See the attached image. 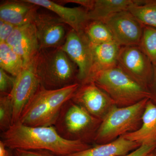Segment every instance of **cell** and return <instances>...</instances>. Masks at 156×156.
Listing matches in <instances>:
<instances>
[{
	"label": "cell",
	"mask_w": 156,
	"mask_h": 156,
	"mask_svg": "<svg viewBox=\"0 0 156 156\" xmlns=\"http://www.w3.org/2000/svg\"><path fill=\"white\" fill-rule=\"evenodd\" d=\"M9 149L45 151L57 156H67L89 148V144L67 140L54 126L32 127L19 122L1 134V140Z\"/></svg>",
	"instance_id": "6da1fadb"
},
{
	"label": "cell",
	"mask_w": 156,
	"mask_h": 156,
	"mask_svg": "<svg viewBox=\"0 0 156 156\" xmlns=\"http://www.w3.org/2000/svg\"><path fill=\"white\" fill-rule=\"evenodd\" d=\"M16 77L0 68V92L1 95H9L14 87Z\"/></svg>",
	"instance_id": "d4e9b609"
},
{
	"label": "cell",
	"mask_w": 156,
	"mask_h": 156,
	"mask_svg": "<svg viewBox=\"0 0 156 156\" xmlns=\"http://www.w3.org/2000/svg\"><path fill=\"white\" fill-rule=\"evenodd\" d=\"M13 106L9 95L0 96V129L2 132L13 125Z\"/></svg>",
	"instance_id": "cb8c5ba5"
},
{
	"label": "cell",
	"mask_w": 156,
	"mask_h": 156,
	"mask_svg": "<svg viewBox=\"0 0 156 156\" xmlns=\"http://www.w3.org/2000/svg\"><path fill=\"white\" fill-rule=\"evenodd\" d=\"M103 22L109 28L115 41L121 47L139 46L144 26L129 11L112 14Z\"/></svg>",
	"instance_id": "30bf717a"
},
{
	"label": "cell",
	"mask_w": 156,
	"mask_h": 156,
	"mask_svg": "<svg viewBox=\"0 0 156 156\" xmlns=\"http://www.w3.org/2000/svg\"><path fill=\"white\" fill-rule=\"evenodd\" d=\"M136 3L132 0H95L94 5L89 11L90 21L104 22L112 14L124 11Z\"/></svg>",
	"instance_id": "d6986e66"
},
{
	"label": "cell",
	"mask_w": 156,
	"mask_h": 156,
	"mask_svg": "<svg viewBox=\"0 0 156 156\" xmlns=\"http://www.w3.org/2000/svg\"><path fill=\"white\" fill-rule=\"evenodd\" d=\"M9 149L2 140L0 141V156H8Z\"/></svg>",
	"instance_id": "4dcf8cb0"
},
{
	"label": "cell",
	"mask_w": 156,
	"mask_h": 156,
	"mask_svg": "<svg viewBox=\"0 0 156 156\" xmlns=\"http://www.w3.org/2000/svg\"><path fill=\"white\" fill-rule=\"evenodd\" d=\"M33 23L40 50L60 48L64 44L68 32L59 17L37 13Z\"/></svg>",
	"instance_id": "7c38bea8"
},
{
	"label": "cell",
	"mask_w": 156,
	"mask_h": 156,
	"mask_svg": "<svg viewBox=\"0 0 156 156\" xmlns=\"http://www.w3.org/2000/svg\"><path fill=\"white\" fill-rule=\"evenodd\" d=\"M139 47L153 64H156V28L144 27Z\"/></svg>",
	"instance_id": "603a6c76"
},
{
	"label": "cell",
	"mask_w": 156,
	"mask_h": 156,
	"mask_svg": "<svg viewBox=\"0 0 156 156\" xmlns=\"http://www.w3.org/2000/svg\"><path fill=\"white\" fill-rule=\"evenodd\" d=\"M92 82L105 92L118 107L131 106L145 98H151L148 89L136 83L118 66L98 73Z\"/></svg>",
	"instance_id": "277c9868"
},
{
	"label": "cell",
	"mask_w": 156,
	"mask_h": 156,
	"mask_svg": "<svg viewBox=\"0 0 156 156\" xmlns=\"http://www.w3.org/2000/svg\"><path fill=\"white\" fill-rule=\"evenodd\" d=\"M83 31L92 46L115 41L108 26L101 21H89Z\"/></svg>",
	"instance_id": "7402d4cb"
},
{
	"label": "cell",
	"mask_w": 156,
	"mask_h": 156,
	"mask_svg": "<svg viewBox=\"0 0 156 156\" xmlns=\"http://www.w3.org/2000/svg\"><path fill=\"white\" fill-rule=\"evenodd\" d=\"M26 1L53 11L65 23L76 31L83 30L86 26L90 21L89 11L82 7L69 8L49 0Z\"/></svg>",
	"instance_id": "5bb4252c"
},
{
	"label": "cell",
	"mask_w": 156,
	"mask_h": 156,
	"mask_svg": "<svg viewBox=\"0 0 156 156\" xmlns=\"http://www.w3.org/2000/svg\"><path fill=\"white\" fill-rule=\"evenodd\" d=\"M155 148L156 142L148 144H143L135 150L124 156H146Z\"/></svg>",
	"instance_id": "83f0119b"
},
{
	"label": "cell",
	"mask_w": 156,
	"mask_h": 156,
	"mask_svg": "<svg viewBox=\"0 0 156 156\" xmlns=\"http://www.w3.org/2000/svg\"><path fill=\"white\" fill-rule=\"evenodd\" d=\"M140 145L136 142L120 136L112 142L96 144L67 156H124Z\"/></svg>",
	"instance_id": "e0dca14e"
},
{
	"label": "cell",
	"mask_w": 156,
	"mask_h": 156,
	"mask_svg": "<svg viewBox=\"0 0 156 156\" xmlns=\"http://www.w3.org/2000/svg\"><path fill=\"white\" fill-rule=\"evenodd\" d=\"M33 64L45 89H60L78 83L76 65L60 48L40 50Z\"/></svg>",
	"instance_id": "3957f363"
},
{
	"label": "cell",
	"mask_w": 156,
	"mask_h": 156,
	"mask_svg": "<svg viewBox=\"0 0 156 156\" xmlns=\"http://www.w3.org/2000/svg\"><path fill=\"white\" fill-rule=\"evenodd\" d=\"M146 156H156V148L152 151Z\"/></svg>",
	"instance_id": "1f68e13d"
},
{
	"label": "cell",
	"mask_w": 156,
	"mask_h": 156,
	"mask_svg": "<svg viewBox=\"0 0 156 156\" xmlns=\"http://www.w3.org/2000/svg\"><path fill=\"white\" fill-rule=\"evenodd\" d=\"M71 99L102 121L115 106L109 96L93 82L80 84Z\"/></svg>",
	"instance_id": "8fae6325"
},
{
	"label": "cell",
	"mask_w": 156,
	"mask_h": 156,
	"mask_svg": "<svg viewBox=\"0 0 156 156\" xmlns=\"http://www.w3.org/2000/svg\"><path fill=\"white\" fill-rule=\"evenodd\" d=\"M8 156H13V154H12V151L11 149H9V154Z\"/></svg>",
	"instance_id": "d6a6232c"
},
{
	"label": "cell",
	"mask_w": 156,
	"mask_h": 156,
	"mask_svg": "<svg viewBox=\"0 0 156 156\" xmlns=\"http://www.w3.org/2000/svg\"><path fill=\"white\" fill-rule=\"evenodd\" d=\"M121 48V46L115 41L92 46L93 64L88 83L92 82L93 78L98 73L118 66Z\"/></svg>",
	"instance_id": "2e32d148"
},
{
	"label": "cell",
	"mask_w": 156,
	"mask_h": 156,
	"mask_svg": "<svg viewBox=\"0 0 156 156\" xmlns=\"http://www.w3.org/2000/svg\"><path fill=\"white\" fill-rule=\"evenodd\" d=\"M118 67L148 90L154 73L153 64L139 46L121 47Z\"/></svg>",
	"instance_id": "ba28073f"
},
{
	"label": "cell",
	"mask_w": 156,
	"mask_h": 156,
	"mask_svg": "<svg viewBox=\"0 0 156 156\" xmlns=\"http://www.w3.org/2000/svg\"><path fill=\"white\" fill-rule=\"evenodd\" d=\"M60 48L78 67V83H88L92 72L93 55L92 46L84 31L71 30Z\"/></svg>",
	"instance_id": "52a82bcc"
},
{
	"label": "cell",
	"mask_w": 156,
	"mask_h": 156,
	"mask_svg": "<svg viewBox=\"0 0 156 156\" xmlns=\"http://www.w3.org/2000/svg\"><path fill=\"white\" fill-rule=\"evenodd\" d=\"M38 7L26 1L7 2L0 6V20L15 27L32 23Z\"/></svg>",
	"instance_id": "9a60e30c"
},
{
	"label": "cell",
	"mask_w": 156,
	"mask_h": 156,
	"mask_svg": "<svg viewBox=\"0 0 156 156\" xmlns=\"http://www.w3.org/2000/svg\"><path fill=\"white\" fill-rule=\"evenodd\" d=\"M121 136L140 145L156 142V105L150 99L146 105L140 128Z\"/></svg>",
	"instance_id": "ac0fdd59"
},
{
	"label": "cell",
	"mask_w": 156,
	"mask_h": 156,
	"mask_svg": "<svg viewBox=\"0 0 156 156\" xmlns=\"http://www.w3.org/2000/svg\"><path fill=\"white\" fill-rule=\"evenodd\" d=\"M6 43L22 58L25 66L33 62L40 50L33 23L16 27Z\"/></svg>",
	"instance_id": "4fadbf2b"
},
{
	"label": "cell",
	"mask_w": 156,
	"mask_h": 156,
	"mask_svg": "<svg viewBox=\"0 0 156 156\" xmlns=\"http://www.w3.org/2000/svg\"><path fill=\"white\" fill-rule=\"evenodd\" d=\"M80 86L76 83L53 90L41 86L26 106L18 122L32 127L54 126L62 107L73 98Z\"/></svg>",
	"instance_id": "7a4b0ae2"
},
{
	"label": "cell",
	"mask_w": 156,
	"mask_h": 156,
	"mask_svg": "<svg viewBox=\"0 0 156 156\" xmlns=\"http://www.w3.org/2000/svg\"><path fill=\"white\" fill-rule=\"evenodd\" d=\"M101 122L70 99L62 107L54 126L64 139L89 144L94 142Z\"/></svg>",
	"instance_id": "5b68a950"
},
{
	"label": "cell",
	"mask_w": 156,
	"mask_h": 156,
	"mask_svg": "<svg viewBox=\"0 0 156 156\" xmlns=\"http://www.w3.org/2000/svg\"><path fill=\"white\" fill-rule=\"evenodd\" d=\"M41 86L33 62L25 66L16 77L14 87L9 95L13 106V124L19 121L26 106Z\"/></svg>",
	"instance_id": "9c48e42d"
},
{
	"label": "cell",
	"mask_w": 156,
	"mask_h": 156,
	"mask_svg": "<svg viewBox=\"0 0 156 156\" xmlns=\"http://www.w3.org/2000/svg\"><path fill=\"white\" fill-rule=\"evenodd\" d=\"M153 76L148 90L151 95L150 100L156 105V64H153Z\"/></svg>",
	"instance_id": "f1b7e54d"
},
{
	"label": "cell",
	"mask_w": 156,
	"mask_h": 156,
	"mask_svg": "<svg viewBox=\"0 0 156 156\" xmlns=\"http://www.w3.org/2000/svg\"><path fill=\"white\" fill-rule=\"evenodd\" d=\"M67 2H66L74 3L79 4L81 5L83 8L89 11L93 7L95 0H72V1H67Z\"/></svg>",
	"instance_id": "f546056e"
},
{
	"label": "cell",
	"mask_w": 156,
	"mask_h": 156,
	"mask_svg": "<svg viewBox=\"0 0 156 156\" xmlns=\"http://www.w3.org/2000/svg\"><path fill=\"white\" fill-rule=\"evenodd\" d=\"M0 67L15 77L25 67L22 58L5 42L0 43Z\"/></svg>",
	"instance_id": "ffe728a7"
},
{
	"label": "cell",
	"mask_w": 156,
	"mask_h": 156,
	"mask_svg": "<svg viewBox=\"0 0 156 156\" xmlns=\"http://www.w3.org/2000/svg\"><path fill=\"white\" fill-rule=\"evenodd\" d=\"M16 27L0 20V43L7 42Z\"/></svg>",
	"instance_id": "484cf974"
},
{
	"label": "cell",
	"mask_w": 156,
	"mask_h": 156,
	"mask_svg": "<svg viewBox=\"0 0 156 156\" xmlns=\"http://www.w3.org/2000/svg\"><path fill=\"white\" fill-rule=\"evenodd\" d=\"M12 151L13 156H57L50 152L45 151L15 149Z\"/></svg>",
	"instance_id": "4316f807"
},
{
	"label": "cell",
	"mask_w": 156,
	"mask_h": 156,
	"mask_svg": "<svg viewBox=\"0 0 156 156\" xmlns=\"http://www.w3.org/2000/svg\"><path fill=\"white\" fill-rule=\"evenodd\" d=\"M128 11L144 26L156 28V0L136 1Z\"/></svg>",
	"instance_id": "44dd1931"
},
{
	"label": "cell",
	"mask_w": 156,
	"mask_h": 156,
	"mask_svg": "<svg viewBox=\"0 0 156 156\" xmlns=\"http://www.w3.org/2000/svg\"><path fill=\"white\" fill-rule=\"evenodd\" d=\"M149 99L145 98L126 107H114L101 122L94 142L96 144L107 143L138 130L142 124L143 115Z\"/></svg>",
	"instance_id": "8992f818"
}]
</instances>
